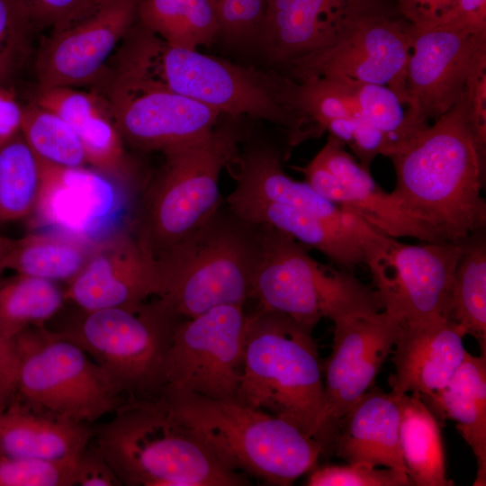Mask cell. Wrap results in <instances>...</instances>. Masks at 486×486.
<instances>
[{"instance_id": "2e32d148", "label": "cell", "mask_w": 486, "mask_h": 486, "mask_svg": "<svg viewBox=\"0 0 486 486\" xmlns=\"http://www.w3.org/2000/svg\"><path fill=\"white\" fill-rule=\"evenodd\" d=\"M410 52L406 68L407 113L422 129L462 98L478 50L486 33L446 25L414 27L409 23Z\"/></svg>"}, {"instance_id": "8fae6325", "label": "cell", "mask_w": 486, "mask_h": 486, "mask_svg": "<svg viewBox=\"0 0 486 486\" xmlns=\"http://www.w3.org/2000/svg\"><path fill=\"white\" fill-rule=\"evenodd\" d=\"M356 234L385 311L400 323L446 317L463 241L405 244L360 218Z\"/></svg>"}, {"instance_id": "ee69618b", "label": "cell", "mask_w": 486, "mask_h": 486, "mask_svg": "<svg viewBox=\"0 0 486 486\" xmlns=\"http://www.w3.org/2000/svg\"><path fill=\"white\" fill-rule=\"evenodd\" d=\"M433 25L486 33V0H458L454 8Z\"/></svg>"}, {"instance_id": "7dc6e473", "label": "cell", "mask_w": 486, "mask_h": 486, "mask_svg": "<svg viewBox=\"0 0 486 486\" xmlns=\"http://www.w3.org/2000/svg\"><path fill=\"white\" fill-rule=\"evenodd\" d=\"M16 362V338H12L0 329V386L11 396L14 394Z\"/></svg>"}, {"instance_id": "d590c367", "label": "cell", "mask_w": 486, "mask_h": 486, "mask_svg": "<svg viewBox=\"0 0 486 486\" xmlns=\"http://www.w3.org/2000/svg\"><path fill=\"white\" fill-rule=\"evenodd\" d=\"M328 79L339 83L350 94L362 116L385 135L388 158L421 130L411 123L406 106L389 87L341 78Z\"/></svg>"}, {"instance_id": "5b68a950", "label": "cell", "mask_w": 486, "mask_h": 486, "mask_svg": "<svg viewBox=\"0 0 486 486\" xmlns=\"http://www.w3.org/2000/svg\"><path fill=\"white\" fill-rule=\"evenodd\" d=\"M258 252V225L223 201L206 222L155 257L157 298L183 319L221 305H244Z\"/></svg>"}, {"instance_id": "603a6c76", "label": "cell", "mask_w": 486, "mask_h": 486, "mask_svg": "<svg viewBox=\"0 0 486 486\" xmlns=\"http://www.w3.org/2000/svg\"><path fill=\"white\" fill-rule=\"evenodd\" d=\"M32 100L74 130L87 164L94 170L118 179L128 178L132 174V163L102 93L69 86L38 87Z\"/></svg>"}, {"instance_id": "d4e9b609", "label": "cell", "mask_w": 486, "mask_h": 486, "mask_svg": "<svg viewBox=\"0 0 486 486\" xmlns=\"http://www.w3.org/2000/svg\"><path fill=\"white\" fill-rule=\"evenodd\" d=\"M400 395L368 390L338 423L332 452L347 464L407 472L400 442Z\"/></svg>"}, {"instance_id": "bcb514c9", "label": "cell", "mask_w": 486, "mask_h": 486, "mask_svg": "<svg viewBox=\"0 0 486 486\" xmlns=\"http://www.w3.org/2000/svg\"><path fill=\"white\" fill-rule=\"evenodd\" d=\"M23 106L11 86L0 85V142L20 132Z\"/></svg>"}, {"instance_id": "60d3db41", "label": "cell", "mask_w": 486, "mask_h": 486, "mask_svg": "<svg viewBox=\"0 0 486 486\" xmlns=\"http://www.w3.org/2000/svg\"><path fill=\"white\" fill-rule=\"evenodd\" d=\"M32 28H64L94 12L104 0H14Z\"/></svg>"}, {"instance_id": "d6a6232c", "label": "cell", "mask_w": 486, "mask_h": 486, "mask_svg": "<svg viewBox=\"0 0 486 486\" xmlns=\"http://www.w3.org/2000/svg\"><path fill=\"white\" fill-rule=\"evenodd\" d=\"M65 300L56 282L16 274L0 283V329L15 338L30 328L44 326Z\"/></svg>"}, {"instance_id": "d6986e66", "label": "cell", "mask_w": 486, "mask_h": 486, "mask_svg": "<svg viewBox=\"0 0 486 486\" xmlns=\"http://www.w3.org/2000/svg\"><path fill=\"white\" fill-rule=\"evenodd\" d=\"M378 10V0H267L253 47L283 71L332 45L358 20Z\"/></svg>"}, {"instance_id": "7bdbcfd3", "label": "cell", "mask_w": 486, "mask_h": 486, "mask_svg": "<svg viewBox=\"0 0 486 486\" xmlns=\"http://www.w3.org/2000/svg\"><path fill=\"white\" fill-rule=\"evenodd\" d=\"M90 445L76 464L75 482L79 486L122 485L113 469L95 446Z\"/></svg>"}, {"instance_id": "9a60e30c", "label": "cell", "mask_w": 486, "mask_h": 486, "mask_svg": "<svg viewBox=\"0 0 486 486\" xmlns=\"http://www.w3.org/2000/svg\"><path fill=\"white\" fill-rule=\"evenodd\" d=\"M332 351L325 364L324 407L317 437L322 453L332 451L338 426L371 387L392 352L400 322L384 310L334 321Z\"/></svg>"}, {"instance_id": "f546056e", "label": "cell", "mask_w": 486, "mask_h": 486, "mask_svg": "<svg viewBox=\"0 0 486 486\" xmlns=\"http://www.w3.org/2000/svg\"><path fill=\"white\" fill-rule=\"evenodd\" d=\"M446 317L471 335L486 355V237L479 230L463 240L449 295Z\"/></svg>"}, {"instance_id": "4dcf8cb0", "label": "cell", "mask_w": 486, "mask_h": 486, "mask_svg": "<svg viewBox=\"0 0 486 486\" xmlns=\"http://www.w3.org/2000/svg\"><path fill=\"white\" fill-rule=\"evenodd\" d=\"M137 21L167 44L190 50L220 33L212 0H139Z\"/></svg>"}, {"instance_id": "484cf974", "label": "cell", "mask_w": 486, "mask_h": 486, "mask_svg": "<svg viewBox=\"0 0 486 486\" xmlns=\"http://www.w3.org/2000/svg\"><path fill=\"white\" fill-rule=\"evenodd\" d=\"M93 428L30 410L19 401L0 410V453L53 462H75L90 445Z\"/></svg>"}, {"instance_id": "cb8c5ba5", "label": "cell", "mask_w": 486, "mask_h": 486, "mask_svg": "<svg viewBox=\"0 0 486 486\" xmlns=\"http://www.w3.org/2000/svg\"><path fill=\"white\" fill-rule=\"evenodd\" d=\"M41 187L34 212L87 241V233L104 224L114 210L115 195L106 176L82 167H62L40 160Z\"/></svg>"}, {"instance_id": "7c38bea8", "label": "cell", "mask_w": 486, "mask_h": 486, "mask_svg": "<svg viewBox=\"0 0 486 486\" xmlns=\"http://www.w3.org/2000/svg\"><path fill=\"white\" fill-rule=\"evenodd\" d=\"M97 83L124 144L138 151L162 152L202 137L223 115L132 66L111 63Z\"/></svg>"}, {"instance_id": "ac0fdd59", "label": "cell", "mask_w": 486, "mask_h": 486, "mask_svg": "<svg viewBox=\"0 0 486 486\" xmlns=\"http://www.w3.org/2000/svg\"><path fill=\"white\" fill-rule=\"evenodd\" d=\"M345 144L329 134L325 145L304 166L297 169L323 198L363 220L374 230L393 237L439 242L407 214L391 193L383 191Z\"/></svg>"}, {"instance_id": "ba28073f", "label": "cell", "mask_w": 486, "mask_h": 486, "mask_svg": "<svg viewBox=\"0 0 486 486\" xmlns=\"http://www.w3.org/2000/svg\"><path fill=\"white\" fill-rule=\"evenodd\" d=\"M259 252L249 298L259 308L289 315L314 328L322 318L376 312L382 299L350 271L323 266L290 235L257 224Z\"/></svg>"}, {"instance_id": "e575fe53", "label": "cell", "mask_w": 486, "mask_h": 486, "mask_svg": "<svg viewBox=\"0 0 486 486\" xmlns=\"http://www.w3.org/2000/svg\"><path fill=\"white\" fill-rule=\"evenodd\" d=\"M20 132L43 162L62 167H82L87 164L74 130L59 116L34 102L23 106Z\"/></svg>"}, {"instance_id": "4fadbf2b", "label": "cell", "mask_w": 486, "mask_h": 486, "mask_svg": "<svg viewBox=\"0 0 486 486\" xmlns=\"http://www.w3.org/2000/svg\"><path fill=\"white\" fill-rule=\"evenodd\" d=\"M243 306L221 305L176 321L160 397L196 393L238 401L245 354L247 315Z\"/></svg>"}, {"instance_id": "ffe728a7", "label": "cell", "mask_w": 486, "mask_h": 486, "mask_svg": "<svg viewBox=\"0 0 486 486\" xmlns=\"http://www.w3.org/2000/svg\"><path fill=\"white\" fill-rule=\"evenodd\" d=\"M158 293L153 255L135 235H118L96 246L78 274L69 281L66 300L89 311L136 309Z\"/></svg>"}, {"instance_id": "277c9868", "label": "cell", "mask_w": 486, "mask_h": 486, "mask_svg": "<svg viewBox=\"0 0 486 486\" xmlns=\"http://www.w3.org/2000/svg\"><path fill=\"white\" fill-rule=\"evenodd\" d=\"M227 469L288 486L314 468L321 445L291 423L237 400L196 393L159 398Z\"/></svg>"}, {"instance_id": "7a4b0ae2", "label": "cell", "mask_w": 486, "mask_h": 486, "mask_svg": "<svg viewBox=\"0 0 486 486\" xmlns=\"http://www.w3.org/2000/svg\"><path fill=\"white\" fill-rule=\"evenodd\" d=\"M124 61L173 91L221 114L267 121L284 128L292 144L317 136L293 103L295 81L279 71L263 72L175 47L137 22L121 49Z\"/></svg>"}, {"instance_id": "e0dca14e", "label": "cell", "mask_w": 486, "mask_h": 486, "mask_svg": "<svg viewBox=\"0 0 486 486\" xmlns=\"http://www.w3.org/2000/svg\"><path fill=\"white\" fill-rule=\"evenodd\" d=\"M139 0H104L86 17L51 31L35 57L38 86L96 84L138 20Z\"/></svg>"}, {"instance_id": "30bf717a", "label": "cell", "mask_w": 486, "mask_h": 486, "mask_svg": "<svg viewBox=\"0 0 486 486\" xmlns=\"http://www.w3.org/2000/svg\"><path fill=\"white\" fill-rule=\"evenodd\" d=\"M179 319L157 298L136 309L82 310L58 332L94 361L126 400H154L162 394L166 357Z\"/></svg>"}, {"instance_id": "9c48e42d", "label": "cell", "mask_w": 486, "mask_h": 486, "mask_svg": "<svg viewBox=\"0 0 486 486\" xmlns=\"http://www.w3.org/2000/svg\"><path fill=\"white\" fill-rule=\"evenodd\" d=\"M16 352L14 396L32 410L90 426L126 402L94 361L58 331L30 328L17 336Z\"/></svg>"}, {"instance_id": "1f68e13d", "label": "cell", "mask_w": 486, "mask_h": 486, "mask_svg": "<svg viewBox=\"0 0 486 486\" xmlns=\"http://www.w3.org/2000/svg\"><path fill=\"white\" fill-rule=\"evenodd\" d=\"M87 245L68 234H30L14 240L3 263V271L53 282L70 281L92 252Z\"/></svg>"}, {"instance_id": "83f0119b", "label": "cell", "mask_w": 486, "mask_h": 486, "mask_svg": "<svg viewBox=\"0 0 486 486\" xmlns=\"http://www.w3.org/2000/svg\"><path fill=\"white\" fill-rule=\"evenodd\" d=\"M437 418L456 421V429L477 461L473 485L486 484V355L466 351L462 364L440 391L421 397Z\"/></svg>"}, {"instance_id": "8992f818", "label": "cell", "mask_w": 486, "mask_h": 486, "mask_svg": "<svg viewBox=\"0 0 486 486\" xmlns=\"http://www.w3.org/2000/svg\"><path fill=\"white\" fill-rule=\"evenodd\" d=\"M313 329L289 315L260 308L247 315L238 401L278 417L317 440L324 379Z\"/></svg>"}, {"instance_id": "f35d334b", "label": "cell", "mask_w": 486, "mask_h": 486, "mask_svg": "<svg viewBox=\"0 0 486 486\" xmlns=\"http://www.w3.org/2000/svg\"><path fill=\"white\" fill-rule=\"evenodd\" d=\"M308 486H410L406 472L379 469L364 464H329L314 469L305 483Z\"/></svg>"}, {"instance_id": "f1b7e54d", "label": "cell", "mask_w": 486, "mask_h": 486, "mask_svg": "<svg viewBox=\"0 0 486 486\" xmlns=\"http://www.w3.org/2000/svg\"><path fill=\"white\" fill-rule=\"evenodd\" d=\"M400 395V442L411 485L452 486L446 476L440 426L420 395Z\"/></svg>"}, {"instance_id": "f6af8a7d", "label": "cell", "mask_w": 486, "mask_h": 486, "mask_svg": "<svg viewBox=\"0 0 486 486\" xmlns=\"http://www.w3.org/2000/svg\"><path fill=\"white\" fill-rule=\"evenodd\" d=\"M400 11L414 27L435 24L450 12L458 0H397Z\"/></svg>"}, {"instance_id": "6da1fadb", "label": "cell", "mask_w": 486, "mask_h": 486, "mask_svg": "<svg viewBox=\"0 0 486 486\" xmlns=\"http://www.w3.org/2000/svg\"><path fill=\"white\" fill-rule=\"evenodd\" d=\"M400 208L439 242H461L485 229L482 196L486 166L469 124L464 94L432 126L418 130L390 157Z\"/></svg>"}, {"instance_id": "681fc988", "label": "cell", "mask_w": 486, "mask_h": 486, "mask_svg": "<svg viewBox=\"0 0 486 486\" xmlns=\"http://www.w3.org/2000/svg\"><path fill=\"white\" fill-rule=\"evenodd\" d=\"M11 395L0 386V410L7 406Z\"/></svg>"}, {"instance_id": "836d02e7", "label": "cell", "mask_w": 486, "mask_h": 486, "mask_svg": "<svg viewBox=\"0 0 486 486\" xmlns=\"http://www.w3.org/2000/svg\"><path fill=\"white\" fill-rule=\"evenodd\" d=\"M40 187V160L21 132L0 142V224L33 213Z\"/></svg>"}, {"instance_id": "c3c4849f", "label": "cell", "mask_w": 486, "mask_h": 486, "mask_svg": "<svg viewBox=\"0 0 486 486\" xmlns=\"http://www.w3.org/2000/svg\"><path fill=\"white\" fill-rule=\"evenodd\" d=\"M14 238L0 237V272L3 271V263L14 243Z\"/></svg>"}, {"instance_id": "7402d4cb", "label": "cell", "mask_w": 486, "mask_h": 486, "mask_svg": "<svg viewBox=\"0 0 486 486\" xmlns=\"http://www.w3.org/2000/svg\"><path fill=\"white\" fill-rule=\"evenodd\" d=\"M226 168L236 182L230 197L292 207L341 230L356 233L358 217L323 198L306 181L289 176L283 169L279 150L269 144L247 143L243 146L241 142Z\"/></svg>"}, {"instance_id": "44dd1931", "label": "cell", "mask_w": 486, "mask_h": 486, "mask_svg": "<svg viewBox=\"0 0 486 486\" xmlns=\"http://www.w3.org/2000/svg\"><path fill=\"white\" fill-rule=\"evenodd\" d=\"M464 329L445 316L400 323L393 346L392 392L429 396L440 391L459 365L466 350Z\"/></svg>"}, {"instance_id": "5bb4252c", "label": "cell", "mask_w": 486, "mask_h": 486, "mask_svg": "<svg viewBox=\"0 0 486 486\" xmlns=\"http://www.w3.org/2000/svg\"><path fill=\"white\" fill-rule=\"evenodd\" d=\"M410 52L409 23L378 10L358 20L332 45L292 62L281 73L294 81L341 78L384 86L408 108L406 68Z\"/></svg>"}, {"instance_id": "8d00e7d4", "label": "cell", "mask_w": 486, "mask_h": 486, "mask_svg": "<svg viewBox=\"0 0 486 486\" xmlns=\"http://www.w3.org/2000/svg\"><path fill=\"white\" fill-rule=\"evenodd\" d=\"M32 26L14 0H0V85L10 86L27 61Z\"/></svg>"}, {"instance_id": "52a82bcc", "label": "cell", "mask_w": 486, "mask_h": 486, "mask_svg": "<svg viewBox=\"0 0 486 486\" xmlns=\"http://www.w3.org/2000/svg\"><path fill=\"white\" fill-rule=\"evenodd\" d=\"M237 119L226 115L204 136L161 152L164 163L142 193L134 231L154 258L196 230L222 203L219 178L244 139Z\"/></svg>"}, {"instance_id": "b9f144b4", "label": "cell", "mask_w": 486, "mask_h": 486, "mask_svg": "<svg viewBox=\"0 0 486 486\" xmlns=\"http://www.w3.org/2000/svg\"><path fill=\"white\" fill-rule=\"evenodd\" d=\"M464 98L478 153L486 166V44L475 55L466 80Z\"/></svg>"}, {"instance_id": "74e56055", "label": "cell", "mask_w": 486, "mask_h": 486, "mask_svg": "<svg viewBox=\"0 0 486 486\" xmlns=\"http://www.w3.org/2000/svg\"><path fill=\"white\" fill-rule=\"evenodd\" d=\"M76 461L53 462L0 453V486H74Z\"/></svg>"}, {"instance_id": "3957f363", "label": "cell", "mask_w": 486, "mask_h": 486, "mask_svg": "<svg viewBox=\"0 0 486 486\" xmlns=\"http://www.w3.org/2000/svg\"><path fill=\"white\" fill-rule=\"evenodd\" d=\"M94 446L122 485L242 486L205 443L159 400H130L93 428Z\"/></svg>"}, {"instance_id": "4316f807", "label": "cell", "mask_w": 486, "mask_h": 486, "mask_svg": "<svg viewBox=\"0 0 486 486\" xmlns=\"http://www.w3.org/2000/svg\"><path fill=\"white\" fill-rule=\"evenodd\" d=\"M225 202L239 217L255 224H267L299 243L322 253L339 268L351 271L364 264V251L356 233L341 230L306 212L269 202L228 196Z\"/></svg>"}, {"instance_id": "ab89813d", "label": "cell", "mask_w": 486, "mask_h": 486, "mask_svg": "<svg viewBox=\"0 0 486 486\" xmlns=\"http://www.w3.org/2000/svg\"><path fill=\"white\" fill-rule=\"evenodd\" d=\"M219 20L220 33L228 43L254 46L267 0H212Z\"/></svg>"}]
</instances>
